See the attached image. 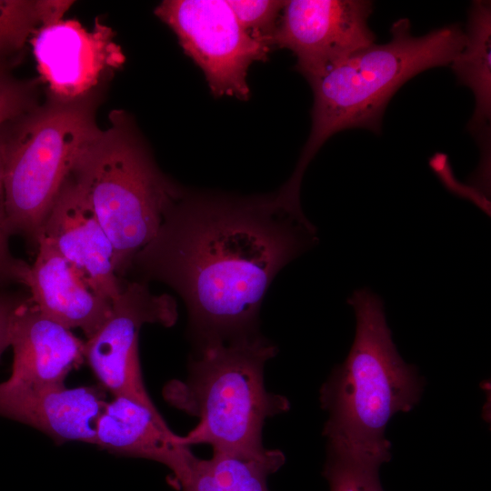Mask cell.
<instances>
[{"instance_id": "1", "label": "cell", "mask_w": 491, "mask_h": 491, "mask_svg": "<svg viewBox=\"0 0 491 491\" xmlns=\"http://www.w3.org/2000/svg\"><path fill=\"white\" fill-rule=\"evenodd\" d=\"M317 240L301 206L276 193L238 196L183 188L127 273L180 296L198 348L258 333L271 282Z\"/></svg>"}, {"instance_id": "2", "label": "cell", "mask_w": 491, "mask_h": 491, "mask_svg": "<svg viewBox=\"0 0 491 491\" xmlns=\"http://www.w3.org/2000/svg\"><path fill=\"white\" fill-rule=\"evenodd\" d=\"M390 33L388 42L375 43L308 82L314 95L311 131L293 174L278 190L286 198L300 201L306 169L332 135L351 128L379 134L396 91L427 69L450 65L466 41L459 25L415 36L407 18L396 20Z\"/></svg>"}, {"instance_id": "3", "label": "cell", "mask_w": 491, "mask_h": 491, "mask_svg": "<svg viewBox=\"0 0 491 491\" xmlns=\"http://www.w3.org/2000/svg\"><path fill=\"white\" fill-rule=\"evenodd\" d=\"M348 304L356 315V335L348 356L320 389L328 414L323 435L328 448L386 463L391 458L386 426L396 414L417 405L423 379L399 356L382 300L363 288Z\"/></svg>"}, {"instance_id": "4", "label": "cell", "mask_w": 491, "mask_h": 491, "mask_svg": "<svg viewBox=\"0 0 491 491\" xmlns=\"http://www.w3.org/2000/svg\"><path fill=\"white\" fill-rule=\"evenodd\" d=\"M277 347L258 333L195 348L185 380L163 388L172 406L198 418L181 443L209 445L213 451H265L262 431L267 418L289 410L288 399L266 390V364Z\"/></svg>"}, {"instance_id": "5", "label": "cell", "mask_w": 491, "mask_h": 491, "mask_svg": "<svg viewBox=\"0 0 491 491\" xmlns=\"http://www.w3.org/2000/svg\"><path fill=\"white\" fill-rule=\"evenodd\" d=\"M115 251L124 277L134 257L156 235L182 187L167 179L123 125L98 136L73 172Z\"/></svg>"}, {"instance_id": "6", "label": "cell", "mask_w": 491, "mask_h": 491, "mask_svg": "<svg viewBox=\"0 0 491 491\" xmlns=\"http://www.w3.org/2000/svg\"><path fill=\"white\" fill-rule=\"evenodd\" d=\"M99 131L75 105H55L5 136L4 187L7 228L36 252L45 221L64 183Z\"/></svg>"}, {"instance_id": "7", "label": "cell", "mask_w": 491, "mask_h": 491, "mask_svg": "<svg viewBox=\"0 0 491 491\" xmlns=\"http://www.w3.org/2000/svg\"><path fill=\"white\" fill-rule=\"evenodd\" d=\"M155 14L175 32L215 96L248 99L249 67L266 61L272 49L244 30L227 0H165Z\"/></svg>"}, {"instance_id": "8", "label": "cell", "mask_w": 491, "mask_h": 491, "mask_svg": "<svg viewBox=\"0 0 491 491\" xmlns=\"http://www.w3.org/2000/svg\"><path fill=\"white\" fill-rule=\"evenodd\" d=\"M176 319L172 296L152 293L145 282L126 280L107 319L85 341V362L113 396H125L155 407L141 373L139 331L145 324L172 326Z\"/></svg>"}, {"instance_id": "9", "label": "cell", "mask_w": 491, "mask_h": 491, "mask_svg": "<svg viewBox=\"0 0 491 491\" xmlns=\"http://www.w3.org/2000/svg\"><path fill=\"white\" fill-rule=\"evenodd\" d=\"M372 10L366 0L285 1L272 46L291 51L296 69L309 82L375 44Z\"/></svg>"}, {"instance_id": "10", "label": "cell", "mask_w": 491, "mask_h": 491, "mask_svg": "<svg viewBox=\"0 0 491 491\" xmlns=\"http://www.w3.org/2000/svg\"><path fill=\"white\" fill-rule=\"evenodd\" d=\"M33 34L39 74L64 100L85 94L105 70L118 68L125 62L113 30L98 19L92 30L75 20L59 19L42 25Z\"/></svg>"}, {"instance_id": "11", "label": "cell", "mask_w": 491, "mask_h": 491, "mask_svg": "<svg viewBox=\"0 0 491 491\" xmlns=\"http://www.w3.org/2000/svg\"><path fill=\"white\" fill-rule=\"evenodd\" d=\"M106 390L99 385L78 387L0 384V416L42 431L56 442L94 445L96 422Z\"/></svg>"}, {"instance_id": "12", "label": "cell", "mask_w": 491, "mask_h": 491, "mask_svg": "<svg viewBox=\"0 0 491 491\" xmlns=\"http://www.w3.org/2000/svg\"><path fill=\"white\" fill-rule=\"evenodd\" d=\"M40 237L47 239L110 299L121 294L126 280L117 274L113 244L72 175L55 198Z\"/></svg>"}, {"instance_id": "13", "label": "cell", "mask_w": 491, "mask_h": 491, "mask_svg": "<svg viewBox=\"0 0 491 491\" xmlns=\"http://www.w3.org/2000/svg\"><path fill=\"white\" fill-rule=\"evenodd\" d=\"M35 253L24 284L31 302L65 327L91 337L109 316L114 301L47 239L39 238Z\"/></svg>"}, {"instance_id": "14", "label": "cell", "mask_w": 491, "mask_h": 491, "mask_svg": "<svg viewBox=\"0 0 491 491\" xmlns=\"http://www.w3.org/2000/svg\"><path fill=\"white\" fill-rule=\"evenodd\" d=\"M94 445L116 455L166 466L176 486L196 457L169 428L156 407L125 396L107 401L96 422Z\"/></svg>"}, {"instance_id": "15", "label": "cell", "mask_w": 491, "mask_h": 491, "mask_svg": "<svg viewBox=\"0 0 491 491\" xmlns=\"http://www.w3.org/2000/svg\"><path fill=\"white\" fill-rule=\"evenodd\" d=\"M9 346L14 362L6 381L15 385H64L67 375L85 362V341L45 315L30 297L14 314Z\"/></svg>"}, {"instance_id": "16", "label": "cell", "mask_w": 491, "mask_h": 491, "mask_svg": "<svg viewBox=\"0 0 491 491\" xmlns=\"http://www.w3.org/2000/svg\"><path fill=\"white\" fill-rule=\"evenodd\" d=\"M465 45L450 64L459 84L470 88L475 109L468 128L486 150L491 119V5L474 1L468 13Z\"/></svg>"}, {"instance_id": "17", "label": "cell", "mask_w": 491, "mask_h": 491, "mask_svg": "<svg viewBox=\"0 0 491 491\" xmlns=\"http://www.w3.org/2000/svg\"><path fill=\"white\" fill-rule=\"evenodd\" d=\"M285 461L278 449L256 454L213 451L209 459L195 458L179 487L182 491H269V476Z\"/></svg>"}, {"instance_id": "18", "label": "cell", "mask_w": 491, "mask_h": 491, "mask_svg": "<svg viewBox=\"0 0 491 491\" xmlns=\"http://www.w3.org/2000/svg\"><path fill=\"white\" fill-rule=\"evenodd\" d=\"M71 1L0 0V62L42 25L62 19Z\"/></svg>"}, {"instance_id": "19", "label": "cell", "mask_w": 491, "mask_h": 491, "mask_svg": "<svg viewBox=\"0 0 491 491\" xmlns=\"http://www.w3.org/2000/svg\"><path fill=\"white\" fill-rule=\"evenodd\" d=\"M323 475L330 491H383L379 480L382 462L327 448Z\"/></svg>"}, {"instance_id": "20", "label": "cell", "mask_w": 491, "mask_h": 491, "mask_svg": "<svg viewBox=\"0 0 491 491\" xmlns=\"http://www.w3.org/2000/svg\"><path fill=\"white\" fill-rule=\"evenodd\" d=\"M244 30L273 49L272 39L285 5L281 0H227Z\"/></svg>"}, {"instance_id": "21", "label": "cell", "mask_w": 491, "mask_h": 491, "mask_svg": "<svg viewBox=\"0 0 491 491\" xmlns=\"http://www.w3.org/2000/svg\"><path fill=\"white\" fill-rule=\"evenodd\" d=\"M5 141V135L0 131V285L10 286L14 284H25L29 265L14 256L9 247L11 235L7 228L4 187Z\"/></svg>"}, {"instance_id": "22", "label": "cell", "mask_w": 491, "mask_h": 491, "mask_svg": "<svg viewBox=\"0 0 491 491\" xmlns=\"http://www.w3.org/2000/svg\"><path fill=\"white\" fill-rule=\"evenodd\" d=\"M26 104L27 97L24 87L0 69V127L23 113Z\"/></svg>"}, {"instance_id": "23", "label": "cell", "mask_w": 491, "mask_h": 491, "mask_svg": "<svg viewBox=\"0 0 491 491\" xmlns=\"http://www.w3.org/2000/svg\"><path fill=\"white\" fill-rule=\"evenodd\" d=\"M0 286V356L9 346L10 327L15 310L30 297L29 293Z\"/></svg>"}, {"instance_id": "24", "label": "cell", "mask_w": 491, "mask_h": 491, "mask_svg": "<svg viewBox=\"0 0 491 491\" xmlns=\"http://www.w3.org/2000/svg\"><path fill=\"white\" fill-rule=\"evenodd\" d=\"M1 286V285H0Z\"/></svg>"}]
</instances>
